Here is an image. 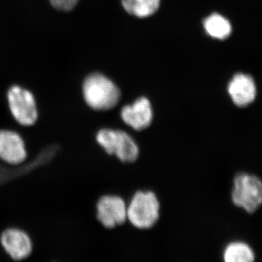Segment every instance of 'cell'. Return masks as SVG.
Returning a JSON list of instances; mask_svg holds the SVG:
<instances>
[{
	"label": "cell",
	"instance_id": "cell-13",
	"mask_svg": "<svg viewBox=\"0 0 262 262\" xmlns=\"http://www.w3.org/2000/svg\"><path fill=\"white\" fill-rule=\"evenodd\" d=\"M223 256L226 262H251L255 258L252 248L243 242L229 244L224 251Z\"/></svg>",
	"mask_w": 262,
	"mask_h": 262
},
{
	"label": "cell",
	"instance_id": "cell-8",
	"mask_svg": "<svg viewBox=\"0 0 262 262\" xmlns=\"http://www.w3.org/2000/svg\"><path fill=\"white\" fill-rule=\"evenodd\" d=\"M228 94L232 102L238 107H246L255 101L257 95L256 82L251 75L238 73L229 81Z\"/></svg>",
	"mask_w": 262,
	"mask_h": 262
},
{
	"label": "cell",
	"instance_id": "cell-14",
	"mask_svg": "<svg viewBox=\"0 0 262 262\" xmlns=\"http://www.w3.org/2000/svg\"><path fill=\"white\" fill-rule=\"evenodd\" d=\"M80 0H50L53 8L62 11L73 9Z\"/></svg>",
	"mask_w": 262,
	"mask_h": 262
},
{
	"label": "cell",
	"instance_id": "cell-6",
	"mask_svg": "<svg viewBox=\"0 0 262 262\" xmlns=\"http://www.w3.org/2000/svg\"><path fill=\"white\" fill-rule=\"evenodd\" d=\"M97 218L103 227L113 229L127 220V206L120 196L106 195L97 203Z\"/></svg>",
	"mask_w": 262,
	"mask_h": 262
},
{
	"label": "cell",
	"instance_id": "cell-4",
	"mask_svg": "<svg viewBox=\"0 0 262 262\" xmlns=\"http://www.w3.org/2000/svg\"><path fill=\"white\" fill-rule=\"evenodd\" d=\"M232 202L248 213H254L262 205V181L247 173L237 174L234 179Z\"/></svg>",
	"mask_w": 262,
	"mask_h": 262
},
{
	"label": "cell",
	"instance_id": "cell-10",
	"mask_svg": "<svg viewBox=\"0 0 262 262\" xmlns=\"http://www.w3.org/2000/svg\"><path fill=\"white\" fill-rule=\"evenodd\" d=\"M1 241L5 251L15 260L24 259L32 252V243L28 235L18 229L5 231Z\"/></svg>",
	"mask_w": 262,
	"mask_h": 262
},
{
	"label": "cell",
	"instance_id": "cell-12",
	"mask_svg": "<svg viewBox=\"0 0 262 262\" xmlns=\"http://www.w3.org/2000/svg\"><path fill=\"white\" fill-rule=\"evenodd\" d=\"M122 4L129 14L146 18L158 11L160 0H122Z\"/></svg>",
	"mask_w": 262,
	"mask_h": 262
},
{
	"label": "cell",
	"instance_id": "cell-1",
	"mask_svg": "<svg viewBox=\"0 0 262 262\" xmlns=\"http://www.w3.org/2000/svg\"><path fill=\"white\" fill-rule=\"evenodd\" d=\"M83 96L90 107L98 111H106L118 103L120 91L113 81L96 73L89 76L84 80Z\"/></svg>",
	"mask_w": 262,
	"mask_h": 262
},
{
	"label": "cell",
	"instance_id": "cell-3",
	"mask_svg": "<svg viewBox=\"0 0 262 262\" xmlns=\"http://www.w3.org/2000/svg\"><path fill=\"white\" fill-rule=\"evenodd\" d=\"M96 141L107 154L116 155L124 163H133L139 158V146L125 131L102 129L98 131Z\"/></svg>",
	"mask_w": 262,
	"mask_h": 262
},
{
	"label": "cell",
	"instance_id": "cell-9",
	"mask_svg": "<svg viewBox=\"0 0 262 262\" xmlns=\"http://www.w3.org/2000/svg\"><path fill=\"white\" fill-rule=\"evenodd\" d=\"M26 158L27 151L20 136L13 131H0V158L8 163L19 164Z\"/></svg>",
	"mask_w": 262,
	"mask_h": 262
},
{
	"label": "cell",
	"instance_id": "cell-11",
	"mask_svg": "<svg viewBox=\"0 0 262 262\" xmlns=\"http://www.w3.org/2000/svg\"><path fill=\"white\" fill-rule=\"evenodd\" d=\"M203 26L208 35L220 40L227 39L232 34L230 22L218 13H213L207 17L203 22Z\"/></svg>",
	"mask_w": 262,
	"mask_h": 262
},
{
	"label": "cell",
	"instance_id": "cell-5",
	"mask_svg": "<svg viewBox=\"0 0 262 262\" xmlns=\"http://www.w3.org/2000/svg\"><path fill=\"white\" fill-rule=\"evenodd\" d=\"M8 99L10 111L17 122L25 126L35 123L37 110L32 93L19 86H13L8 91Z\"/></svg>",
	"mask_w": 262,
	"mask_h": 262
},
{
	"label": "cell",
	"instance_id": "cell-7",
	"mask_svg": "<svg viewBox=\"0 0 262 262\" xmlns=\"http://www.w3.org/2000/svg\"><path fill=\"white\" fill-rule=\"evenodd\" d=\"M122 120L134 130L140 131L150 126L152 122L153 111L148 98H138L135 102L126 105L120 113Z\"/></svg>",
	"mask_w": 262,
	"mask_h": 262
},
{
	"label": "cell",
	"instance_id": "cell-2",
	"mask_svg": "<svg viewBox=\"0 0 262 262\" xmlns=\"http://www.w3.org/2000/svg\"><path fill=\"white\" fill-rule=\"evenodd\" d=\"M160 217V203L154 192L139 191L127 207V220L136 228H151Z\"/></svg>",
	"mask_w": 262,
	"mask_h": 262
}]
</instances>
